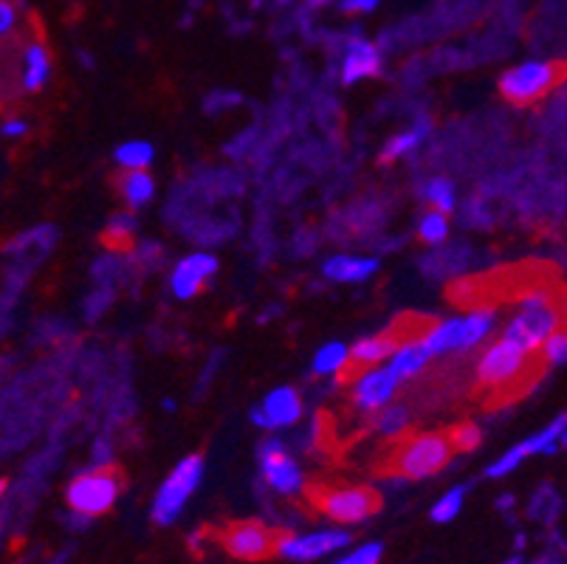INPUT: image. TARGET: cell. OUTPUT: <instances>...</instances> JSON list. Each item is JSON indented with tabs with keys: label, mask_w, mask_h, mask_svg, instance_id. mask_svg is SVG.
Segmentation results:
<instances>
[{
	"label": "cell",
	"mask_w": 567,
	"mask_h": 564,
	"mask_svg": "<svg viewBox=\"0 0 567 564\" xmlns=\"http://www.w3.org/2000/svg\"><path fill=\"white\" fill-rule=\"evenodd\" d=\"M545 367L548 365L543 361V356L530 353V350L519 348L503 336L477 361V387L474 390H477V396L486 398L488 407L512 401L534 384L536 376Z\"/></svg>",
	"instance_id": "cell-1"
},
{
	"label": "cell",
	"mask_w": 567,
	"mask_h": 564,
	"mask_svg": "<svg viewBox=\"0 0 567 564\" xmlns=\"http://www.w3.org/2000/svg\"><path fill=\"white\" fill-rule=\"evenodd\" d=\"M455 454H461L452 429L443 432H421V434H406L390 449L381 472L393 474V478L404 480H424L432 478L450 463Z\"/></svg>",
	"instance_id": "cell-2"
},
{
	"label": "cell",
	"mask_w": 567,
	"mask_h": 564,
	"mask_svg": "<svg viewBox=\"0 0 567 564\" xmlns=\"http://www.w3.org/2000/svg\"><path fill=\"white\" fill-rule=\"evenodd\" d=\"M308 503L324 516L342 522V525H355L373 516L381 509L379 491L368 485H344V483H311L306 489Z\"/></svg>",
	"instance_id": "cell-3"
},
{
	"label": "cell",
	"mask_w": 567,
	"mask_h": 564,
	"mask_svg": "<svg viewBox=\"0 0 567 564\" xmlns=\"http://www.w3.org/2000/svg\"><path fill=\"white\" fill-rule=\"evenodd\" d=\"M567 74V65L559 62H523L517 69L505 71L499 80V93L505 102L512 105H534V102L545 100Z\"/></svg>",
	"instance_id": "cell-4"
},
{
	"label": "cell",
	"mask_w": 567,
	"mask_h": 564,
	"mask_svg": "<svg viewBox=\"0 0 567 564\" xmlns=\"http://www.w3.org/2000/svg\"><path fill=\"white\" fill-rule=\"evenodd\" d=\"M122 483H125V478H122L116 465H100V469H91V472L71 480L65 500H69V505L76 514L100 516L113 509L118 491H122Z\"/></svg>",
	"instance_id": "cell-5"
},
{
	"label": "cell",
	"mask_w": 567,
	"mask_h": 564,
	"mask_svg": "<svg viewBox=\"0 0 567 564\" xmlns=\"http://www.w3.org/2000/svg\"><path fill=\"white\" fill-rule=\"evenodd\" d=\"M218 542L229 556L244 558V562H266V558L280 553L286 534L277 531V527L262 525V522L246 520L226 525L218 534Z\"/></svg>",
	"instance_id": "cell-6"
},
{
	"label": "cell",
	"mask_w": 567,
	"mask_h": 564,
	"mask_svg": "<svg viewBox=\"0 0 567 564\" xmlns=\"http://www.w3.org/2000/svg\"><path fill=\"white\" fill-rule=\"evenodd\" d=\"M200 478H204V460L198 454H189V458H184L182 463L175 465V472L158 489L156 503H153V520L158 525H169V522L178 520L193 491L198 489Z\"/></svg>",
	"instance_id": "cell-7"
},
{
	"label": "cell",
	"mask_w": 567,
	"mask_h": 564,
	"mask_svg": "<svg viewBox=\"0 0 567 564\" xmlns=\"http://www.w3.org/2000/svg\"><path fill=\"white\" fill-rule=\"evenodd\" d=\"M260 465L271 489L280 494H293L302 489V472L300 465L288 458L286 447L280 441H266L260 449Z\"/></svg>",
	"instance_id": "cell-8"
},
{
	"label": "cell",
	"mask_w": 567,
	"mask_h": 564,
	"mask_svg": "<svg viewBox=\"0 0 567 564\" xmlns=\"http://www.w3.org/2000/svg\"><path fill=\"white\" fill-rule=\"evenodd\" d=\"M302 416V401H300V392L291 390V387H280L275 390L266 401L251 412L257 427L262 429H280V427H291L297 418Z\"/></svg>",
	"instance_id": "cell-9"
},
{
	"label": "cell",
	"mask_w": 567,
	"mask_h": 564,
	"mask_svg": "<svg viewBox=\"0 0 567 564\" xmlns=\"http://www.w3.org/2000/svg\"><path fill=\"white\" fill-rule=\"evenodd\" d=\"M348 545H350V534H344V531H322V534H308V536H286V542L280 545V556L293 558V562H311V558L328 556V553Z\"/></svg>",
	"instance_id": "cell-10"
},
{
	"label": "cell",
	"mask_w": 567,
	"mask_h": 564,
	"mask_svg": "<svg viewBox=\"0 0 567 564\" xmlns=\"http://www.w3.org/2000/svg\"><path fill=\"white\" fill-rule=\"evenodd\" d=\"M395 387H399V376L393 370H379V367H373L370 372H364L362 379H355L353 403L359 410L368 412L381 410L395 396Z\"/></svg>",
	"instance_id": "cell-11"
},
{
	"label": "cell",
	"mask_w": 567,
	"mask_h": 564,
	"mask_svg": "<svg viewBox=\"0 0 567 564\" xmlns=\"http://www.w3.org/2000/svg\"><path fill=\"white\" fill-rule=\"evenodd\" d=\"M218 271V260L213 255H189L184 257L173 271V291L178 299H189L206 286V279Z\"/></svg>",
	"instance_id": "cell-12"
},
{
	"label": "cell",
	"mask_w": 567,
	"mask_h": 564,
	"mask_svg": "<svg viewBox=\"0 0 567 564\" xmlns=\"http://www.w3.org/2000/svg\"><path fill=\"white\" fill-rule=\"evenodd\" d=\"M381 71V57L379 49L368 40H350L348 54H344V65H342V80L348 82H359L364 76H373Z\"/></svg>",
	"instance_id": "cell-13"
},
{
	"label": "cell",
	"mask_w": 567,
	"mask_h": 564,
	"mask_svg": "<svg viewBox=\"0 0 567 564\" xmlns=\"http://www.w3.org/2000/svg\"><path fill=\"white\" fill-rule=\"evenodd\" d=\"M51 74V57L40 40L23 49V88L25 91H40Z\"/></svg>",
	"instance_id": "cell-14"
},
{
	"label": "cell",
	"mask_w": 567,
	"mask_h": 564,
	"mask_svg": "<svg viewBox=\"0 0 567 564\" xmlns=\"http://www.w3.org/2000/svg\"><path fill=\"white\" fill-rule=\"evenodd\" d=\"M379 263L370 260V257H331L324 263V277L339 279V283H364L368 277H373Z\"/></svg>",
	"instance_id": "cell-15"
},
{
	"label": "cell",
	"mask_w": 567,
	"mask_h": 564,
	"mask_svg": "<svg viewBox=\"0 0 567 564\" xmlns=\"http://www.w3.org/2000/svg\"><path fill=\"white\" fill-rule=\"evenodd\" d=\"M116 186L118 195L125 198V204L131 206V209L144 206L153 198V193H156V184H153V178L144 173V170H127L122 178H116Z\"/></svg>",
	"instance_id": "cell-16"
},
{
	"label": "cell",
	"mask_w": 567,
	"mask_h": 564,
	"mask_svg": "<svg viewBox=\"0 0 567 564\" xmlns=\"http://www.w3.org/2000/svg\"><path fill=\"white\" fill-rule=\"evenodd\" d=\"M426 361H430V350L424 348V341H406V345H401L399 353L390 359V370L399 376V381L412 379V376L424 370Z\"/></svg>",
	"instance_id": "cell-17"
},
{
	"label": "cell",
	"mask_w": 567,
	"mask_h": 564,
	"mask_svg": "<svg viewBox=\"0 0 567 564\" xmlns=\"http://www.w3.org/2000/svg\"><path fill=\"white\" fill-rule=\"evenodd\" d=\"M461 330L463 319H446V322H437L421 341L430 350V356L446 353V350H461Z\"/></svg>",
	"instance_id": "cell-18"
},
{
	"label": "cell",
	"mask_w": 567,
	"mask_h": 564,
	"mask_svg": "<svg viewBox=\"0 0 567 564\" xmlns=\"http://www.w3.org/2000/svg\"><path fill=\"white\" fill-rule=\"evenodd\" d=\"M494 330V314L488 308H477L472 310L466 319H463V330H461V350L474 348V345H481L488 334Z\"/></svg>",
	"instance_id": "cell-19"
},
{
	"label": "cell",
	"mask_w": 567,
	"mask_h": 564,
	"mask_svg": "<svg viewBox=\"0 0 567 564\" xmlns=\"http://www.w3.org/2000/svg\"><path fill=\"white\" fill-rule=\"evenodd\" d=\"M348 356H350V350L344 348V345L331 341V345H324V348L317 353V359H313V372H317V376L342 372V367L348 365Z\"/></svg>",
	"instance_id": "cell-20"
},
{
	"label": "cell",
	"mask_w": 567,
	"mask_h": 564,
	"mask_svg": "<svg viewBox=\"0 0 567 564\" xmlns=\"http://www.w3.org/2000/svg\"><path fill=\"white\" fill-rule=\"evenodd\" d=\"M133 232H136V224H133L131 215H116L107 224L105 235H102V240H105V246L116 248V252H125L127 246L133 243Z\"/></svg>",
	"instance_id": "cell-21"
},
{
	"label": "cell",
	"mask_w": 567,
	"mask_h": 564,
	"mask_svg": "<svg viewBox=\"0 0 567 564\" xmlns=\"http://www.w3.org/2000/svg\"><path fill=\"white\" fill-rule=\"evenodd\" d=\"M116 162L125 170H144L153 162V147L147 142H127L116 150Z\"/></svg>",
	"instance_id": "cell-22"
},
{
	"label": "cell",
	"mask_w": 567,
	"mask_h": 564,
	"mask_svg": "<svg viewBox=\"0 0 567 564\" xmlns=\"http://www.w3.org/2000/svg\"><path fill=\"white\" fill-rule=\"evenodd\" d=\"M424 198L430 201L437 212H443V215L455 209V189H452V184L446 178H432L424 189Z\"/></svg>",
	"instance_id": "cell-23"
},
{
	"label": "cell",
	"mask_w": 567,
	"mask_h": 564,
	"mask_svg": "<svg viewBox=\"0 0 567 564\" xmlns=\"http://www.w3.org/2000/svg\"><path fill=\"white\" fill-rule=\"evenodd\" d=\"M463 500H466V489H463V485L446 491V494H443L441 500L435 503V509H432V520H435V522H452L457 514H461Z\"/></svg>",
	"instance_id": "cell-24"
},
{
	"label": "cell",
	"mask_w": 567,
	"mask_h": 564,
	"mask_svg": "<svg viewBox=\"0 0 567 564\" xmlns=\"http://www.w3.org/2000/svg\"><path fill=\"white\" fill-rule=\"evenodd\" d=\"M424 133H426V127H415V131L401 133V136L390 139L384 147V153H381V162H395V158L406 155L412 147H417V142H421V136H424Z\"/></svg>",
	"instance_id": "cell-25"
},
{
	"label": "cell",
	"mask_w": 567,
	"mask_h": 564,
	"mask_svg": "<svg viewBox=\"0 0 567 564\" xmlns=\"http://www.w3.org/2000/svg\"><path fill=\"white\" fill-rule=\"evenodd\" d=\"M417 235H421V240L426 243H441L446 240V235H450V224H446V217H443V212H430V215L421 221V226H417Z\"/></svg>",
	"instance_id": "cell-26"
},
{
	"label": "cell",
	"mask_w": 567,
	"mask_h": 564,
	"mask_svg": "<svg viewBox=\"0 0 567 564\" xmlns=\"http://www.w3.org/2000/svg\"><path fill=\"white\" fill-rule=\"evenodd\" d=\"M539 356H543V361L548 367L567 365V328L565 330H556V334L550 336V339L543 345Z\"/></svg>",
	"instance_id": "cell-27"
},
{
	"label": "cell",
	"mask_w": 567,
	"mask_h": 564,
	"mask_svg": "<svg viewBox=\"0 0 567 564\" xmlns=\"http://www.w3.org/2000/svg\"><path fill=\"white\" fill-rule=\"evenodd\" d=\"M381 562V545L379 542H370V545L355 547L353 553L339 558L337 564H379Z\"/></svg>",
	"instance_id": "cell-28"
},
{
	"label": "cell",
	"mask_w": 567,
	"mask_h": 564,
	"mask_svg": "<svg viewBox=\"0 0 567 564\" xmlns=\"http://www.w3.org/2000/svg\"><path fill=\"white\" fill-rule=\"evenodd\" d=\"M406 423V412L401 407H393V410H384L379 418V429L384 434H399Z\"/></svg>",
	"instance_id": "cell-29"
},
{
	"label": "cell",
	"mask_w": 567,
	"mask_h": 564,
	"mask_svg": "<svg viewBox=\"0 0 567 564\" xmlns=\"http://www.w3.org/2000/svg\"><path fill=\"white\" fill-rule=\"evenodd\" d=\"M14 18H18L14 0H0V34H3V38H9V34H12Z\"/></svg>",
	"instance_id": "cell-30"
},
{
	"label": "cell",
	"mask_w": 567,
	"mask_h": 564,
	"mask_svg": "<svg viewBox=\"0 0 567 564\" xmlns=\"http://www.w3.org/2000/svg\"><path fill=\"white\" fill-rule=\"evenodd\" d=\"M379 0H342L344 12H370Z\"/></svg>",
	"instance_id": "cell-31"
},
{
	"label": "cell",
	"mask_w": 567,
	"mask_h": 564,
	"mask_svg": "<svg viewBox=\"0 0 567 564\" xmlns=\"http://www.w3.org/2000/svg\"><path fill=\"white\" fill-rule=\"evenodd\" d=\"M25 133V124L18 122V119H9L7 124H3V136H23Z\"/></svg>",
	"instance_id": "cell-32"
},
{
	"label": "cell",
	"mask_w": 567,
	"mask_h": 564,
	"mask_svg": "<svg viewBox=\"0 0 567 564\" xmlns=\"http://www.w3.org/2000/svg\"><path fill=\"white\" fill-rule=\"evenodd\" d=\"M311 7H322V3H328V0H308Z\"/></svg>",
	"instance_id": "cell-33"
},
{
	"label": "cell",
	"mask_w": 567,
	"mask_h": 564,
	"mask_svg": "<svg viewBox=\"0 0 567 564\" xmlns=\"http://www.w3.org/2000/svg\"><path fill=\"white\" fill-rule=\"evenodd\" d=\"M561 447L567 449V429H565V434H561Z\"/></svg>",
	"instance_id": "cell-34"
}]
</instances>
